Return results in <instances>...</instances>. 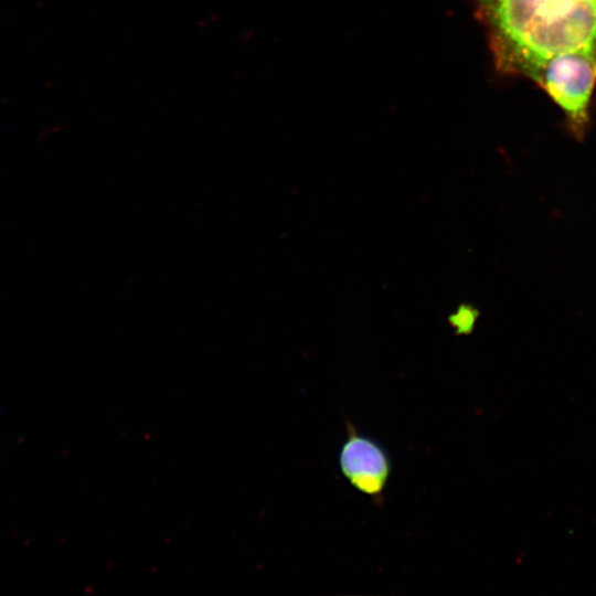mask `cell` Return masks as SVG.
Returning a JSON list of instances; mask_svg holds the SVG:
<instances>
[{
  "label": "cell",
  "instance_id": "obj_1",
  "mask_svg": "<svg viewBox=\"0 0 596 596\" xmlns=\"http://www.w3.org/2000/svg\"><path fill=\"white\" fill-rule=\"evenodd\" d=\"M496 70L532 79L552 56L596 47V0H469Z\"/></svg>",
  "mask_w": 596,
  "mask_h": 596
},
{
  "label": "cell",
  "instance_id": "obj_2",
  "mask_svg": "<svg viewBox=\"0 0 596 596\" xmlns=\"http://www.w3.org/2000/svg\"><path fill=\"white\" fill-rule=\"evenodd\" d=\"M563 109L575 138L582 140L589 121L588 106L596 84V47L558 53L532 78Z\"/></svg>",
  "mask_w": 596,
  "mask_h": 596
},
{
  "label": "cell",
  "instance_id": "obj_3",
  "mask_svg": "<svg viewBox=\"0 0 596 596\" xmlns=\"http://www.w3.org/2000/svg\"><path fill=\"white\" fill-rule=\"evenodd\" d=\"M338 465L354 490L373 500L383 499L392 473L391 457L376 439L360 433L350 422H347Z\"/></svg>",
  "mask_w": 596,
  "mask_h": 596
},
{
  "label": "cell",
  "instance_id": "obj_4",
  "mask_svg": "<svg viewBox=\"0 0 596 596\" xmlns=\"http://www.w3.org/2000/svg\"><path fill=\"white\" fill-rule=\"evenodd\" d=\"M477 310L467 305H460L449 316V324L458 336L469 334L476 327Z\"/></svg>",
  "mask_w": 596,
  "mask_h": 596
}]
</instances>
